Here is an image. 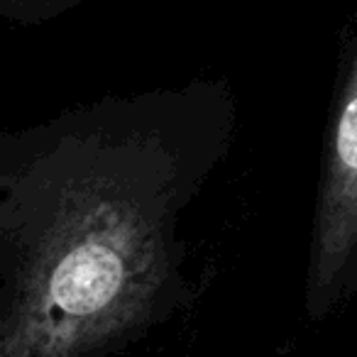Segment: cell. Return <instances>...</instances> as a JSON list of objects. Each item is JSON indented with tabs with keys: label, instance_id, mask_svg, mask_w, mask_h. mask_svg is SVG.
<instances>
[{
	"label": "cell",
	"instance_id": "1",
	"mask_svg": "<svg viewBox=\"0 0 357 357\" xmlns=\"http://www.w3.org/2000/svg\"><path fill=\"white\" fill-rule=\"evenodd\" d=\"M220 120L162 105L0 132V357H105L194 301L184 215Z\"/></svg>",
	"mask_w": 357,
	"mask_h": 357
},
{
	"label": "cell",
	"instance_id": "2",
	"mask_svg": "<svg viewBox=\"0 0 357 357\" xmlns=\"http://www.w3.org/2000/svg\"><path fill=\"white\" fill-rule=\"evenodd\" d=\"M357 248V54L342 91L328 149L313 230L308 303L323 313L337 277Z\"/></svg>",
	"mask_w": 357,
	"mask_h": 357
}]
</instances>
